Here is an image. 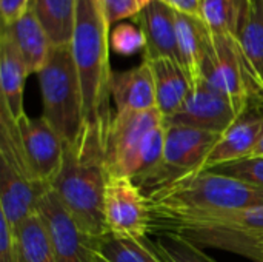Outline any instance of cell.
<instances>
[{
	"label": "cell",
	"mask_w": 263,
	"mask_h": 262,
	"mask_svg": "<svg viewBox=\"0 0 263 262\" xmlns=\"http://www.w3.org/2000/svg\"><path fill=\"white\" fill-rule=\"evenodd\" d=\"M146 62L151 66L154 77L157 110L163 116V120H168L185 103L191 91V83L182 66L171 59H156Z\"/></svg>",
	"instance_id": "44dd1931"
},
{
	"label": "cell",
	"mask_w": 263,
	"mask_h": 262,
	"mask_svg": "<svg viewBox=\"0 0 263 262\" xmlns=\"http://www.w3.org/2000/svg\"><path fill=\"white\" fill-rule=\"evenodd\" d=\"M154 233L156 238L149 239L148 244L162 262H216L202 246L179 232L160 230Z\"/></svg>",
	"instance_id": "603a6c76"
},
{
	"label": "cell",
	"mask_w": 263,
	"mask_h": 262,
	"mask_svg": "<svg viewBox=\"0 0 263 262\" xmlns=\"http://www.w3.org/2000/svg\"><path fill=\"white\" fill-rule=\"evenodd\" d=\"M111 97L116 113H139L157 108L156 86L146 60L126 71H112Z\"/></svg>",
	"instance_id": "2e32d148"
},
{
	"label": "cell",
	"mask_w": 263,
	"mask_h": 262,
	"mask_svg": "<svg viewBox=\"0 0 263 262\" xmlns=\"http://www.w3.org/2000/svg\"><path fill=\"white\" fill-rule=\"evenodd\" d=\"M200 82L228 97L239 113L251 102L262 100L247 71L236 40L228 36L210 34Z\"/></svg>",
	"instance_id": "ba28073f"
},
{
	"label": "cell",
	"mask_w": 263,
	"mask_h": 262,
	"mask_svg": "<svg viewBox=\"0 0 263 262\" xmlns=\"http://www.w3.org/2000/svg\"><path fill=\"white\" fill-rule=\"evenodd\" d=\"M165 145L159 164L134 184L146 199L166 190L173 184L203 170L206 159L220 134L165 124Z\"/></svg>",
	"instance_id": "52a82bcc"
},
{
	"label": "cell",
	"mask_w": 263,
	"mask_h": 262,
	"mask_svg": "<svg viewBox=\"0 0 263 262\" xmlns=\"http://www.w3.org/2000/svg\"><path fill=\"white\" fill-rule=\"evenodd\" d=\"M179 62L185 71L191 88L202 80V65L208 49L210 29L197 15L176 11Z\"/></svg>",
	"instance_id": "d6986e66"
},
{
	"label": "cell",
	"mask_w": 263,
	"mask_h": 262,
	"mask_svg": "<svg viewBox=\"0 0 263 262\" xmlns=\"http://www.w3.org/2000/svg\"><path fill=\"white\" fill-rule=\"evenodd\" d=\"M51 188L40 185L25 161L17 122L0 107V215L17 230Z\"/></svg>",
	"instance_id": "5b68a950"
},
{
	"label": "cell",
	"mask_w": 263,
	"mask_h": 262,
	"mask_svg": "<svg viewBox=\"0 0 263 262\" xmlns=\"http://www.w3.org/2000/svg\"><path fill=\"white\" fill-rule=\"evenodd\" d=\"M109 28L100 0H79L71 51L82 88L83 124L100 131L105 139L114 117L109 105L112 99Z\"/></svg>",
	"instance_id": "7a4b0ae2"
},
{
	"label": "cell",
	"mask_w": 263,
	"mask_h": 262,
	"mask_svg": "<svg viewBox=\"0 0 263 262\" xmlns=\"http://www.w3.org/2000/svg\"><path fill=\"white\" fill-rule=\"evenodd\" d=\"M134 19L145 36L143 60L171 59L180 65L176 11L173 8L160 0H153Z\"/></svg>",
	"instance_id": "9a60e30c"
},
{
	"label": "cell",
	"mask_w": 263,
	"mask_h": 262,
	"mask_svg": "<svg viewBox=\"0 0 263 262\" xmlns=\"http://www.w3.org/2000/svg\"><path fill=\"white\" fill-rule=\"evenodd\" d=\"M151 2L153 0H100V5L111 26L120 20L139 15Z\"/></svg>",
	"instance_id": "f546056e"
},
{
	"label": "cell",
	"mask_w": 263,
	"mask_h": 262,
	"mask_svg": "<svg viewBox=\"0 0 263 262\" xmlns=\"http://www.w3.org/2000/svg\"><path fill=\"white\" fill-rule=\"evenodd\" d=\"M0 262H20L15 230L0 215Z\"/></svg>",
	"instance_id": "4dcf8cb0"
},
{
	"label": "cell",
	"mask_w": 263,
	"mask_h": 262,
	"mask_svg": "<svg viewBox=\"0 0 263 262\" xmlns=\"http://www.w3.org/2000/svg\"><path fill=\"white\" fill-rule=\"evenodd\" d=\"M203 171L225 174L234 179H240L243 182H250V184L263 187V156H250L240 161L216 165Z\"/></svg>",
	"instance_id": "83f0119b"
},
{
	"label": "cell",
	"mask_w": 263,
	"mask_h": 262,
	"mask_svg": "<svg viewBox=\"0 0 263 262\" xmlns=\"http://www.w3.org/2000/svg\"><path fill=\"white\" fill-rule=\"evenodd\" d=\"M29 76L28 68L14 45V42L0 34V91H2V108L18 122L25 116L23 108V90L26 77Z\"/></svg>",
	"instance_id": "ffe728a7"
},
{
	"label": "cell",
	"mask_w": 263,
	"mask_h": 262,
	"mask_svg": "<svg viewBox=\"0 0 263 262\" xmlns=\"http://www.w3.org/2000/svg\"><path fill=\"white\" fill-rule=\"evenodd\" d=\"M160 2L171 6L177 12L197 15V17H200V14H202V2L203 0H160Z\"/></svg>",
	"instance_id": "d6a6232c"
},
{
	"label": "cell",
	"mask_w": 263,
	"mask_h": 262,
	"mask_svg": "<svg viewBox=\"0 0 263 262\" xmlns=\"http://www.w3.org/2000/svg\"><path fill=\"white\" fill-rule=\"evenodd\" d=\"M15 233L20 262H57L48 233L37 213L23 221Z\"/></svg>",
	"instance_id": "d4e9b609"
},
{
	"label": "cell",
	"mask_w": 263,
	"mask_h": 262,
	"mask_svg": "<svg viewBox=\"0 0 263 262\" xmlns=\"http://www.w3.org/2000/svg\"><path fill=\"white\" fill-rule=\"evenodd\" d=\"M239 114L228 97L210 88L205 82H199L191 88L182 108L165 124L191 127L222 136Z\"/></svg>",
	"instance_id": "7c38bea8"
},
{
	"label": "cell",
	"mask_w": 263,
	"mask_h": 262,
	"mask_svg": "<svg viewBox=\"0 0 263 262\" xmlns=\"http://www.w3.org/2000/svg\"><path fill=\"white\" fill-rule=\"evenodd\" d=\"M149 241V239H148ZM146 242L105 235L94 244V250L108 262H162Z\"/></svg>",
	"instance_id": "484cf974"
},
{
	"label": "cell",
	"mask_w": 263,
	"mask_h": 262,
	"mask_svg": "<svg viewBox=\"0 0 263 262\" xmlns=\"http://www.w3.org/2000/svg\"><path fill=\"white\" fill-rule=\"evenodd\" d=\"M174 230L202 247H214L263 262V205L220 215L170 219L151 232Z\"/></svg>",
	"instance_id": "277c9868"
},
{
	"label": "cell",
	"mask_w": 263,
	"mask_h": 262,
	"mask_svg": "<svg viewBox=\"0 0 263 262\" xmlns=\"http://www.w3.org/2000/svg\"><path fill=\"white\" fill-rule=\"evenodd\" d=\"M165 122L157 108L139 113H114L106 139V165L109 176H126L128 165L143 137Z\"/></svg>",
	"instance_id": "4fadbf2b"
},
{
	"label": "cell",
	"mask_w": 263,
	"mask_h": 262,
	"mask_svg": "<svg viewBox=\"0 0 263 262\" xmlns=\"http://www.w3.org/2000/svg\"><path fill=\"white\" fill-rule=\"evenodd\" d=\"M37 76L43 102L42 116L63 142L74 141L83 127V102L71 45L54 46Z\"/></svg>",
	"instance_id": "8992f818"
},
{
	"label": "cell",
	"mask_w": 263,
	"mask_h": 262,
	"mask_svg": "<svg viewBox=\"0 0 263 262\" xmlns=\"http://www.w3.org/2000/svg\"><path fill=\"white\" fill-rule=\"evenodd\" d=\"M17 130L31 174L40 185L51 188L62 167L65 142L43 116L25 114L17 122Z\"/></svg>",
	"instance_id": "8fae6325"
},
{
	"label": "cell",
	"mask_w": 263,
	"mask_h": 262,
	"mask_svg": "<svg viewBox=\"0 0 263 262\" xmlns=\"http://www.w3.org/2000/svg\"><path fill=\"white\" fill-rule=\"evenodd\" d=\"M263 136V102H251L219 137L203 170L250 158ZM202 170V171H203Z\"/></svg>",
	"instance_id": "5bb4252c"
},
{
	"label": "cell",
	"mask_w": 263,
	"mask_h": 262,
	"mask_svg": "<svg viewBox=\"0 0 263 262\" xmlns=\"http://www.w3.org/2000/svg\"><path fill=\"white\" fill-rule=\"evenodd\" d=\"M105 224L108 235L139 242L149 239V202L131 178L109 176L105 191Z\"/></svg>",
	"instance_id": "9c48e42d"
},
{
	"label": "cell",
	"mask_w": 263,
	"mask_h": 262,
	"mask_svg": "<svg viewBox=\"0 0 263 262\" xmlns=\"http://www.w3.org/2000/svg\"><path fill=\"white\" fill-rule=\"evenodd\" d=\"M35 213L48 233L55 261L96 262V242L80 230L52 190L40 198Z\"/></svg>",
	"instance_id": "30bf717a"
},
{
	"label": "cell",
	"mask_w": 263,
	"mask_h": 262,
	"mask_svg": "<svg viewBox=\"0 0 263 262\" xmlns=\"http://www.w3.org/2000/svg\"><path fill=\"white\" fill-rule=\"evenodd\" d=\"M251 156H263V136L262 139H260V142H259V145L256 147V150H254V153Z\"/></svg>",
	"instance_id": "836d02e7"
},
{
	"label": "cell",
	"mask_w": 263,
	"mask_h": 262,
	"mask_svg": "<svg viewBox=\"0 0 263 262\" xmlns=\"http://www.w3.org/2000/svg\"><path fill=\"white\" fill-rule=\"evenodd\" d=\"M165 122L156 125L140 142L139 148L136 150L126 171V178H131L133 181L148 173L151 168H154L163 153L165 145Z\"/></svg>",
	"instance_id": "4316f807"
},
{
	"label": "cell",
	"mask_w": 263,
	"mask_h": 262,
	"mask_svg": "<svg viewBox=\"0 0 263 262\" xmlns=\"http://www.w3.org/2000/svg\"><path fill=\"white\" fill-rule=\"evenodd\" d=\"M96 262H108V261H105L100 255H97V253H96Z\"/></svg>",
	"instance_id": "e575fe53"
},
{
	"label": "cell",
	"mask_w": 263,
	"mask_h": 262,
	"mask_svg": "<svg viewBox=\"0 0 263 262\" xmlns=\"http://www.w3.org/2000/svg\"><path fill=\"white\" fill-rule=\"evenodd\" d=\"M31 0H0V17L2 26L11 25L18 20L29 6Z\"/></svg>",
	"instance_id": "1f68e13d"
},
{
	"label": "cell",
	"mask_w": 263,
	"mask_h": 262,
	"mask_svg": "<svg viewBox=\"0 0 263 262\" xmlns=\"http://www.w3.org/2000/svg\"><path fill=\"white\" fill-rule=\"evenodd\" d=\"M234 40L263 100V0H247L245 14Z\"/></svg>",
	"instance_id": "ac0fdd59"
},
{
	"label": "cell",
	"mask_w": 263,
	"mask_h": 262,
	"mask_svg": "<svg viewBox=\"0 0 263 262\" xmlns=\"http://www.w3.org/2000/svg\"><path fill=\"white\" fill-rule=\"evenodd\" d=\"M79 0H31L28 9L45 28L52 46L71 45Z\"/></svg>",
	"instance_id": "7402d4cb"
},
{
	"label": "cell",
	"mask_w": 263,
	"mask_h": 262,
	"mask_svg": "<svg viewBox=\"0 0 263 262\" xmlns=\"http://www.w3.org/2000/svg\"><path fill=\"white\" fill-rule=\"evenodd\" d=\"M111 48L122 56H133L145 49V36L142 29L131 23H120L111 32Z\"/></svg>",
	"instance_id": "f1b7e54d"
},
{
	"label": "cell",
	"mask_w": 263,
	"mask_h": 262,
	"mask_svg": "<svg viewBox=\"0 0 263 262\" xmlns=\"http://www.w3.org/2000/svg\"><path fill=\"white\" fill-rule=\"evenodd\" d=\"M247 8V0H203L200 19L211 34L236 39Z\"/></svg>",
	"instance_id": "cb8c5ba5"
},
{
	"label": "cell",
	"mask_w": 263,
	"mask_h": 262,
	"mask_svg": "<svg viewBox=\"0 0 263 262\" xmlns=\"http://www.w3.org/2000/svg\"><path fill=\"white\" fill-rule=\"evenodd\" d=\"M109 179L106 139L83 124L77 137L65 142L62 167L51 190L80 230L94 242L108 235L105 224V191Z\"/></svg>",
	"instance_id": "6da1fadb"
},
{
	"label": "cell",
	"mask_w": 263,
	"mask_h": 262,
	"mask_svg": "<svg viewBox=\"0 0 263 262\" xmlns=\"http://www.w3.org/2000/svg\"><path fill=\"white\" fill-rule=\"evenodd\" d=\"M0 34H5L14 42L29 74H39L42 71L54 48L45 28L31 9L14 23L2 26Z\"/></svg>",
	"instance_id": "e0dca14e"
},
{
	"label": "cell",
	"mask_w": 263,
	"mask_h": 262,
	"mask_svg": "<svg viewBox=\"0 0 263 262\" xmlns=\"http://www.w3.org/2000/svg\"><path fill=\"white\" fill-rule=\"evenodd\" d=\"M151 229L193 216L233 213L263 205V187L211 171L194 173L148 199Z\"/></svg>",
	"instance_id": "3957f363"
}]
</instances>
